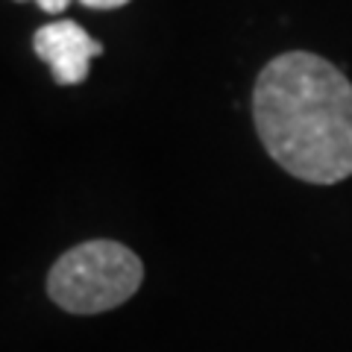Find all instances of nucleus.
<instances>
[{
	"label": "nucleus",
	"instance_id": "1",
	"mask_svg": "<svg viewBox=\"0 0 352 352\" xmlns=\"http://www.w3.org/2000/svg\"><path fill=\"white\" fill-rule=\"evenodd\" d=\"M264 150L291 176L335 185L352 176V82L314 53H285L264 65L252 91Z\"/></svg>",
	"mask_w": 352,
	"mask_h": 352
},
{
	"label": "nucleus",
	"instance_id": "2",
	"mask_svg": "<svg viewBox=\"0 0 352 352\" xmlns=\"http://www.w3.org/2000/svg\"><path fill=\"white\" fill-rule=\"evenodd\" d=\"M144 264L118 241H88L53 264L47 294L71 314H100L126 302L141 288Z\"/></svg>",
	"mask_w": 352,
	"mask_h": 352
},
{
	"label": "nucleus",
	"instance_id": "3",
	"mask_svg": "<svg viewBox=\"0 0 352 352\" xmlns=\"http://www.w3.org/2000/svg\"><path fill=\"white\" fill-rule=\"evenodd\" d=\"M32 47L47 62L53 80L59 85H80L88 76L91 59H97L103 53V44L94 41L80 24H74V21L44 24L41 30H36V36H32Z\"/></svg>",
	"mask_w": 352,
	"mask_h": 352
},
{
	"label": "nucleus",
	"instance_id": "4",
	"mask_svg": "<svg viewBox=\"0 0 352 352\" xmlns=\"http://www.w3.org/2000/svg\"><path fill=\"white\" fill-rule=\"evenodd\" d=\"M80 3L88 9H120V6H126L129 0H80Z\"/></svg>",
	"mask_w": 352,
	"mask_h": 352
},
{
	"label": "nucleus",
	"instance_id": "5",
	"mask_svg": "<svg viewBox=\"0 0 352 352\" xmlns=\"http://www.w3.org/2000/svg\"><path fill=\"white\" fill-rule=\"evenodd\" d=\"M36 3L44 9V12H50V15H59V12H65V9H68V3H71V0H36Z\"/></svg>",
	"mask_w": 352,
	"mask_h": 352
}]
</instances>
